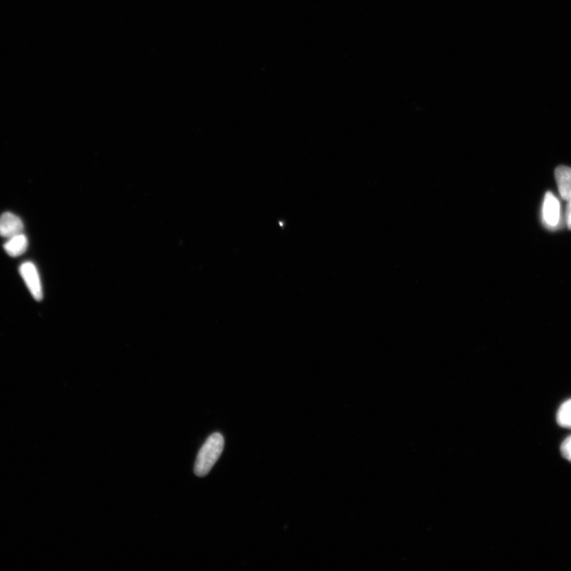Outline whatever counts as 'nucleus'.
<instances>
[{
  "label": "nucleus",
  "mask_w": 571,
  "mask_h": 571,
  "mask_svg": "<svg viewBox=\"0 0 571 571\" xmlns=\"http://www.w3.org/2000/svg\"><path fill=\"white\" fill-rule=\"evenodd\" d=\"M560 450H561L563 458L568 460L569 462H571V436L568 437L563 442Z\"/></svg>",
  "instance_id": "6e6552de"
},
{
  "label": "nucleus",
  "mask_w": 571,
  "mask_h": 571,
  "mask_svg": "<svg viewBox=\"0 0 571 571\" xmlns=\"http://www.w3.org/2000/svg\"><path fill=\"white\" fill-rule=\"evenodd\" d=\"M560 197L567 200L571 193V168L559 166L554 171Z\"/></svg>",
  "instance_id": "39448f33"
},
{
  "label": "nucleus",
  "mask_w": 571,
  "mask_h": 571,
  "mask_svg": "<svg viewBox=\"0 0 571 571\" xmlns=\"http://www.w3.org/2000/svg\"><path fill=\"white\" fill-rule=\"evenodd\" d=\"M557 422L560 426L571 430V399L565 401L560 406L557 414Z\"/></svg>",
  "instance_id": "0eeeda50"
},
{
  "label": "nucleus",
  "mask_w": 571,
  "mask_h": 571,
  "mask_svg": "<svg viewBox=\"0 0 571 571\" xmlns=\"http://www.w3.org/2000/svg\"><path fill=\"white\" fill-rule=\"evenodd\" d=\"M28 248V239L23 234L8 238V241L3 246L5 252L12 257L23 255Z\"/></svg>",
  "instance_id": "423d86ee"
},
{
  "label": "nucleus",
  "mask_w": 571,
  "mask_h": 571,
  "mask_svg": "<svg viewBox=\"0 0 571 571\" xmlns=\"http://www.w3.org/2000/svg\"><path fill=\"white\" fill-rule=\"evenodd\" d=\"M567 201L568 206L567 211H565V221H567L568 229L571 230V193L567 199Z\"/></svg>",
  "instance_id": "1a4fd4ad"
},
{
  "label": "nucleus",
  "mask_w": 571,
  "mask_h": 571,
  "mask_svg": "<svg viewBox=\"0 0 571 571\" xmlns=\"http://www.w3.org/2000/svg\"><path fill=\"white\" fill-rule=\"evenodd\" d=\"M543 219L550 228H555L560 219L559 201L552 192H548L543 204Z\"/></svg>",
  "instance_id": "7ed1b4c3"
},
{
  "label": "nucleus",
  "mask_w": 571,
  "mask_h": 571,
  "mask_svg": "<svg viewBox=\"0 0 571 571\" xmlns=\"http://www.w3.org/2000/svg\"><path fill=\"white\" fill-rule=\"evenodd\" d=\"M225 445L224 437L219 432H215L208 438L198 454L194 464V474L199 477L208 474L218 461Z\"/></svg>",
  "instance_id": "f257e3e1"
},
{
  "label": "nucleus",
  "mask_w": 571,
  "mask_h": 571,
  "mask_svg": "<svg viewBox=\"0 0 571 571\" xmlns=\"http://www.w3.org/2000/svg\"><path fill=\"white\" fill-rule=\"evenodd\" d=\"M19 272L34 299L41 301L43 298V290L38 269L34 264L30 261L21 264Z\"/></svg>",
  "instance_id": "f03ea898"
},
{
  "label": "nucleus",
  "mask_w": 571,
  "mask_h": 571,
  "mask_svg": "<svg viewBox=\"0 0 571 571\" xmlns=\"http://www.w3.org/2000/svg\"><path fill=\"white\" fill-rule=\"evenodd\" d=\"M22 219L13 213L6 212L0 216V236L5 238L23 234Z\"/></svg>",
  "instance_id": "20e7f679"
}]
</instances>
